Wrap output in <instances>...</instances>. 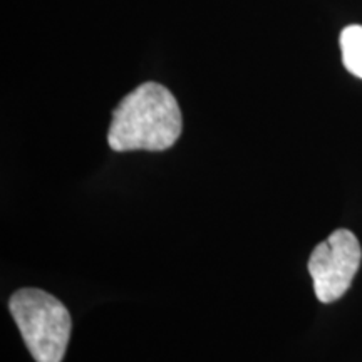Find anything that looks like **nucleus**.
<instances>
[{
	"label": "nucleus",
	"mask_w": 362,
	"mask_h": 362,
	"mask_svg": "<svg viewBox=\"0 0 362 362\" xmlns=\"http://www.w3.org/2000/svg\"><path fill=\"white\" fill-rule=\"evenodd\" d=\"M183 116L168 88L149 81L131 90L112 111L107 143L117 153L165 151L178 141Z\"/></svg>",
	"instance_id": "obj_1"
},
{
	"label": "nucleus",
	"mask_w": 362,
	"mask_h": 362,
	"mask_svg": "<svg viewBox=\"0 0 362 362\" xmlns=\"http://www.w3.org/2000/svg\"><path fill=\"white\" fill-rule=\"evenodd\" d=\"M362 248L351 230L339 228L319 243L309 257V274L315 297L322 304H332L349 291L361 267Z\"/></svg>",
	"instance_id": "obj_3"
},
{
	"label": "nucleus",
	"mask_w": 362,
	"mask_h": 362,
	"mask_svg": "<svg viewBox=\"0 0 362 362\" xmlns=\"http://www.w3.org/2000/svg\"><path fill=\"white\" fill-rule=\"evenodd\" d=\"M8 310L35 362H62L72 320L59 298L40 288H21L8 300Z\"/></svg>",
	"instance_id": "obj_2"
},
{
	"label": "nucleus",
	"mask_w": 362,
	"mask_h": 362,
	"mask_svg": "<svg viewBox=\"0 0 362 362\" xmlns=\"http://www.w3.org/2000/svg\"><path fill=\"white\" fill-rule=\"evenodd\" d=\"M341 52L344 67L352 76L362 79V25H347L341 33Z\"/></svg>",
	"instance_id": "obj_4"
}]
</instances>
